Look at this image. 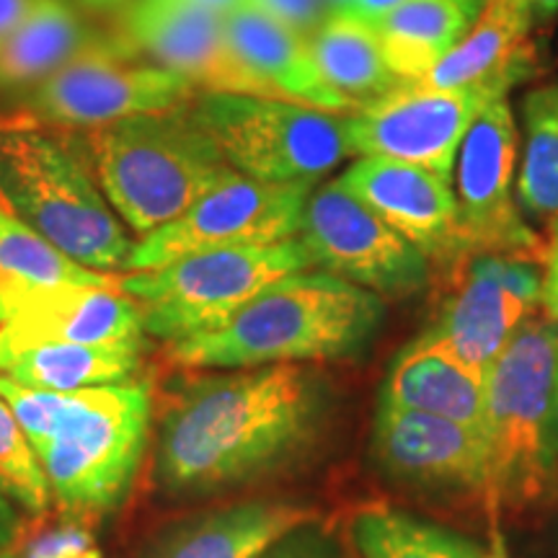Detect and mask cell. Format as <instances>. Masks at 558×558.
I'll return each instance as SVG.
<instances>
[{
	"label": "cell",
	"mask_w": 558,
	"mask_h": 558,
	"mask_svg": "<svg viewBox=\"0 0 558 558\" xmlns=\"http://www.w3.org/2000/svg\"><path fill=\"white\" fill-rule=\"evenodd\" d=\"M308 45L320 78L354 111L403 86L388 68L378 29L349 13H331Z\"/></svg>",
	"instance_id": "25"
},
{
	"label": "cell",
	"mask_w": 558,
	"mask_h": 558,
	"mask_svg": "<svg viewBox=\"0 0 558 558\" xmlns=\"http://www.w3.org/2000/svg\"><path fill=\"white\" fill-rule=\"evenodd\" d=\"M248 3L305 39H311L318 26L331 16L326 0H248Z\"/></svg>",
	"instance_id": "33"
},
{
	"label": "cell",
	"mask_w": 558,
	"mask_h": 558,
	"mask_svg": "<svg viewBox=\"0 0 558 558\" xmlns=\"http://www.w3.org/2000/svg\"><path fill=\"white\" fill-rule=\"evenodd\" d=\"M341 558H360L357 550L352 548V543H349V541L344 543V546H341Z\"/></svg>",
	"instance_id": "43"
},
{
	"label": "cell",
	"mask_w": 558,
	"mask_h": 558,
	"mask_svg": "<svg viewBox=\"0 0 558 558\" xmlns=\"http://www.w3.org/2000/svg\"><path fill=\"white\" fill-rule=\"evenodd\" d=\"M525 5L533 13L535 21H548L558 13V0H525Z\"/></svg>",
	"instance_id": "39"
},
{
	"label": "cell",
	"mask_w": 558,
	"mask_h": 558,
	"mask_svg": "<svg viewBox=\"0 0 558 558\" xmlns=\"http://www.w3.org/2000/svg\"><path fill=\"white\" fill-rule=\"evenodd\" d=\"M192 117L233 171L264 184H316L352 158L347 114L246 94H199Z\"/></svg>",
	"instance_id": "8"
},
{
	"label": "cell",
	"mask_w": 558,
	"mask_h": 558,
	"mask_svg": "<svg viewBox=\"0 0 558 558\" xmlns=\"http://www.w3.org/2000/svg\"><path fill=\"white\" fill-rule=\"evenodd\" d=\"M360 558H484V548L456 530L390 505H367L349 520Z\"/></svg>",
	"instance_id": "27"
},
{
	"label": "cell",
	"mask_w": 558,
	"mask_h": 558,
	"mask_svg": "<svg viewBox=\"0 0 558 558\" xmlns=\"http://www.w3.org/2000/svg\"><path fill=\"white\" fill-rule=\"evenodd\" d=\"M326 3H329L331 13H344L352 5V0H326Z\"/></svg>",
	"instance_id": "42"
},
{
	"label": "cell",
	"mask_w": 558,
	"mask_h": 558,
	"mask_svg": "<svg viewBox=\"0 0 558 558\" xmlns=\"http://www.w3.org/2000/svg\"><path fill=\"white\" fill-rule=\"evenodd\" d=\"M450 275L452 290L422 333L486 378L514 331L541 308L538 264L473 254Z\"/></svg>",
	"instance_id": "14"
},
{
	"label": "cell",
	"mask_w": 558,
	"mask_h": 558,
	"mask_svg": "<svg viewBox=\"0 0 558 558\" xmlns=\"http://www.w3.org/2000/svg\"><path fill=\"white\" fill-rule=\"evenodd\" d=\"M501 96H509V90L499 86L432 88L403 83L347 114L354 156L403 160L452 181L463 137L481 109Z\"/></svg>",
	"instance_id": "13"
},
{
	"label": "cell",
	"mask_w": 558,
	"mask_h": 558,
	"mask_svg": "<svg viewBox=\"0 0 558 558\" xmlns=\"http://www.w3.org/2000/svg\"><path fill=\"white\" fill-rule=\"evenodd\" d=\"M550 456L558 465V380L554 390V409H550Z\"/></svg>",
	"instance_id": "40"
},
{
	"label": "cell",
	"mask_w": 558,
	"mask_h": 558,
	"mask_svg": "<svg viewBox=\"0 0 558 558\" xmlns=\"http://www.w3.org/2000/svg\"><path fill=\"white\" fill-rule=\"evenodd\" d=\"M88 171L132 233L186 213L233 169L186 107L86 130Z\"/></svg>",
	"instance_id": "4"
},
{
	"label": "cell",
	"mask_w": 558,
	"mask_h": 558,
	"mask_svg": "<svg viewBox=\"0 0 558 558\" xmlns=\"http://www.w3.org/2000/svg\"><path fill=\"white\" fill-rule=\"evenodd\" d=\"M533 24L525 0H486L478 21L456 50L414 83L432 88L499 86L512 90L535 68V50L530 45Z\"/></svg>",
	"instance_id": "20"
},
{
	"label": "cell",
	"mask_w": 558,
	"mask_h": 558,
	"mask_svg": "<svg viewBox=\"0 0 558 558\" xmlns=\"http://www.w3.org/2000/svg\"><path fill=\"white\" fill-rule=\"evenodd\" d=\"M222 21H226L230 47L243 60V65L277 96L305 107L352 114L354 109L320 78L308 39L251 3L230 11Z\"/></svg>",
	"instance_id": "22"
},
{
	"label": "cell",
	"mask_w": 558,
	"mask_h": 558,
	"mask_svg": "<svg viewBox=\"0 0 558 558\" xmlns=\"http://www.w3.org/2000/svg\"><path fill=\"white\" fill-rule=\"evenodd\" d=\"M303 241L192 254L160 269L130 271L120 288L137 305L145 337L166 344L222 329L277 279L311 269Z\"/></svg>",
	"instance_id": "7"
},
{
	"label": "cell",
	"mask_w": 558,
	"mask_h": 558,
	"mask_svg": "<svg viewBox=\"0 0 558 558\" xmlns=\"http://www.w3.org/2000/svg\"><path fill=\"white\" fill-rule=\"evenodd\" d=\"M19 530H21V520H19L16 505L0 492V550L11 548L13 538H19Z\"/></svg>",
	"instance_id": "37"
},
{
	"label": "cell",
	"mask_w": 558,
	"mask_h": 558,
	"mask_svg": "<svg viewBox=\"0 0 558 558\" xmlns=\"http://www.w3.org/2000/svg\"><path fill=\"white\" fill-rule=\"evenodd\" d=\"M486 378L418 333L390 362L378 403L442 416L484 435Z\"/></svg>",
	"instance_id": "21"
},
{
	"label": "cell",
	"mask_w": 558,
	"mask_h": 558,
	"mask_svg": "<svg viewBox=\"0 0 558 558\" xmlns=\"http://www.w3.org/2000/svg\"><path fill=\"white\" fill-rule=\"evenodd\" d=\"M94 535L78 520L62 522L58 527L39 530L24 546V558H86L96 554Z\"/></svg>",
	"instance_id": "31"
},
{
	"label": "cell",
	"mask_w": 558,
	"mask_h": 558,
	"mask_svg": "<svg viewBox=\"0 0 558 558\" xmlns=\"http://www.w3.org/2000/svg\"><path fill=\"white\" fill-rule=\"evenodd\" d=\"M130 41H104L26 90L21 111L29 122L94 130L140 114L186 107L199 90L156 62H140ZM26 122V124H29Z\"/></svg>",
	"instance_id": "9"
},
{
	"label": "cell",
	"mask_w": 558,
	"mask_h": 558,
	"mask_svg": "<svg viewBox=\"0 0 558 558\" xmlns=\"http://www.w3.org/2000/svg\"><path fill=\"white\" fill-rule=\"evenodd\" d=\"M298 239L320 271L347 279L383 300H403L429 284L432 262L339 181L305 202Z\"/></svg>",
	"instance_id": "11"
},
{
	"label": "cell",
	"mask_w": 558,
	"mask_h": 558,
	"mask_svg": "<svg viewBox=\"0 0 558 558\" xmlns=\"http://www.w3.org/2000/svg\"><path fill=\"white\" fill-rule=\"evenodd\" d=\"M52 284H90L111 288L120 277L81 267L47 243L0 199V298L16 290L52 288Z\"/></svg>",
	"instance_id": "28"
},
{
	"label": "cell",
	"mask_w": 558,
	"mask_h": 558,
	"mask_svg": "<svg viewBox=\"0 0 558 558\" xmlns=\"http://www.w3.org/2000/svg\"><path fill=\"white\" fill-rule=\"evenodd\" d=\"M41 344H145V331L120 284H52L0 298V367Z\"/></svg>",
	"instance_id": "17"
},
{
	"label": "cell",
	"mask_w": 558,
	"mask_h": 558,
	"mask_svg": "<svg viewBox=\"0 0 558 558\" xmlns=\"http://www.w3.org/2000/svg\"><path fill=\"white\" fill-rule=\"evenodd\" d=\"M39 0H0V41H5L24 24Z\"/></svg>",
	"instance_id": "35"
},
{
	"label": "cell",
	"mask_w": 558,
	"mask_h": 558,
	"mask_svg": "<svg viewBox=\"0 0 558 558\" xmlns=\"http://www.w3.org/2000/svg\"><path fill=\"white\" fill-rule=\"evenodd\" d=\"M541 264V313L558 324V218L550 222V235Z\"/></svg>",
	"instance_id": "34"
},
{
	"label": "cell",
	"mask_w": 558,
	"mask_h": 558,
	"mask_svg": "<svg viewBox=\"0 0 558 558\" xmlns=\"http://www.w3.org/2000/svg\"><path fill=\"white\" fill-rule=\"evenodd\" d=\"M0 492L32 514L47 512L52 501L45 471L3 396H0Z\"/></svg>",
	"instance_id": "30"
},
{
	"label": "cell",
	"mask_w": 558,
	"mask_h": 558,
	"mask_svg": "<svg viewBox=\"0 0 558 558\" xmlns=\"http://www.w3.org/2000/svg\"><path fill=\"white\" fill-rule=\"evenodd\" d=\"M492 548L484 550V558H509L505 550V543H501V535L497 533V527H492Z\"/></svg>",
	"instance_id": "41"
},
{
	"label": "cell",
	"mask_w": 558,
	"mask_h": 558,
	"mask_svg": "<svg viewBox=\"0 0 558 558\" xmlns=\"http://www.w3.org/2000/svg\"><path fill=\"white\" fill-rule=\"evenodd\" d=\"M0 199L81 267L128 269L132 246L122 220L88 166L32 124L0 122Z\"/></svg>",
	"instance_id": "5"
},
{
	"label": "cell",
	"mask_w": 558,
	"mask_h": 558,
	"mask_svg": "<svg viewBox=\"0 0 558 558\" xmlns=\"http://www.w3.org/2000/svg\"><path fill=\"white\" fill-rule=\"evenodd\" d=\"M403 3H407V0H352V5H349L344 13L365 21L369 26H378L390 11H396Z\"/></svg>",
	"instance_id": "36"
},
{
	"label": "cell",
	"mask_w": 558,
	"mask_h": 558,
	"mask_svg": "<svg viewBox=\"0 0 558 558\" xmlns=\"http://www.w3.org/2000/svg\"><path fill=\"white\" fill-rule=\"evenodd\" d=\"M331 411V383L313 365L194 375L160 409L153 481L173 499L254 486L303 463L326 437Z\"/></svg>",
	"instance_id": "1"
},
{
	"label": "cell",
	"mask_w": 558,
	"mask_h": 558,
	"mask_svg": "<svg viewBox=\"0 0 558 558\" xmlns=\"http://www.w3.org/2000/svg\"><path fill=\"white\" fill-rule=\"evenodd\" d=\"M186 3H194V5H199V9H207V11L220 13V16H228L230 11L241 9V5L248 3V0H186Z\"/></svg>",
	"instance_id": "38"
},
{
	"label": "cell",
	"mask_w": 558,
	"mask_h": 558,
	"mask_svg": "<svg viewBox=\"0 0 558 558\" xmlns=\"http://www.w3.org/2000/svg\"><path fill=\"white\" fill-rule=\"evenodd\" d=\"M369 448L378 469L396 484L427 494H478L488 499V448L476 429L378 403Z\"/></svg>",
	"instance_id": "15"
},
{
	"label": "cell",
	"mask_w": 558,
	"mask_h": 558,
	"mask_svg": "<svg viewBox=\"0 0 558 558\" xmlns=\"http://www.w3.org/2000/svg\"><path fill=\"white\" fill-rule=\"evenodd\" d=\"M313 520H318L316 509L303 501H235L166 527L145 558H262L284 535Z\"/></svg>",
	"instance_id": "19"
},
{
	"label": "cell",
	"mask_w": 558,
	"mask_h": 558,
	"mask_svg": "<svg viewBox=\"0 0 558 558\" xmlns=\"http://www.w3.org/2000/svg\"><path fill=\"white\" fill-rule=\"evenodd\" d=\"M86 3L99 5V9H107V5H117V3H122V0H86Z\"/></svg>",
	"instance_id": "44"
},
{
	"label": "cell",
	"mask_w": 558,
	"mask_h": 558,
	"mask_svg": "<svg viewBox=\"0 0 558 558\" xmlns=\"http://www.w3.org/2000/svg\"><path fill=\"white\" fill-rule=\"evenodd\" d=\"M311 192V184H264L239 171L228 173L177 220L143 235L132 246L128 269H160L205 251L295 239Z\"/></svg>",
	"instance_id": "10"
},
{
	"label": "cell",
	"mask_w": 558,
	"mask_h": 558,
	"mask_svg": "<svg viewBox=\"0 0 558 558\" xmlns=\"http://www.w3.org/2000/svg\"><path fill=\"white\" fill-rule=\"evenodd\" d=\"M486 0H407L380 21L388 68L403 83L422 81L476 24Z\"/></svg>",
	"instance_id": "23"
},
{
	"label": "cell",
	"mask_w": 558,
	"mask_h": 558,
	"mask_svg": "<svg viewBox=\"0 0 558 558\" xmlns=\"http://www.w3.org/2000/svg\"><path fill=\"white\" fill-rule=\"evenodd\" d=\"M386 324V300L329 275L295 271L205 337L169 344L166 354L186 369L313 365L360 357Z\"/></svg>",
	"instance_id": "3"
},
{
	"label": "cell",
	"mask_w": 558,
	"mask_h": 558,
	"mask_svg": "<svg viewBox=\"0 0 558 558\" xmlns=\"http://www.w3.org/2000/svg\"><path fill=\"white\" fill-rule=\"evenodd\" d=\"M518 128L509 96L488 101L456 160L458 220L469 256L501 254L543 262L546 243L522 220L518 207Z\"/></svg>",
	"instance_id": "12"
},
{
	"label": "cell",
	"mask_w": 558,
	"mask_h": 558,
	"mask_svg": "<svg viewBox=\"0 0 558 558\" xmlns=\"http://www.w3.org/2000/svg\"><path fill=\"white\" fill-rule=\"evenodd\" d=\"M143 354L145 344H41L13 354L0 373L26 388L73 393L137 380Z\"/></svg>",
	"instance_id": "26"
},
{
	"label": "cell",
	"mask_w": 558,
	"mask_h": 558,
	"mask_svg": "<svg viewBox=\"0 0 558 558\" xmlns=\"http://www.w3.org/2000/svg\"><path fill=\"white\" fill-rule=\"evenodd\" d=\"M0 558H19V556H16V550L5 548V550H0Z\"/></svg>",
	"instance_id": "45"
},
{
	"label": "cell",
	"mask_w": 558,
	"mask_h": 558,
	"mask_svg": "<svg viewBox=\"0 0 558 558\" xmlns=\"http://www.w3.org/2000/svg\"><path fill=\"white\" fill-rule=\"evenodd\" d=\"M337 181L422 251L432 267L450 271L469 259L452 181L380 156H357Z\"/></svg>",
	"instance_id": "18"
},
{
	"label": "cell",
	"mask_w": 558,
	"mask_h": 558,
	"mask_svg": "<svg viewBox=\"0 0 558 558\" xmlns=\"http://www.w3.org/2000/svg\"><path fill=\"white\" fill-rule=\"evenodd\" d=\"M0 396L29 439L52 499L70 520L101 518L128 499L150 437L148 380L58 393L0 375Z\"/></svg>",
	"instance_id": "2"
},
{
	"label": "cell",
	"mask_w": 558,
	"mask_h": 558,
	"mask_svg": "<svg viewBox=\"0 0 558 558\" xmlns=\"http://www.w3.org/2000/svg\"><path fill=\"white\" fill-rule=\"evenodd\" d=\"M262 558H341V546L324 522L313 520L284 535Z\"/></svg>",
	"instance_id": "32"
},
{
	"label": "cell",
	"mask_w": 558,
	"mask_h": 558,
	"mask_svg": "<svg viewBox=\"0 0 558 558\" xmlns=\"http://www.w3.org/2000/svg\"><path fill=\"white\" fill-rule=\"evenodd\" d=\"M522 132L514 184L520 209L533 218H558V81L525 94Z\"/></svg>",
	"instance_id": "29"
},
{
	"label": "cell",
	"mask_w": 558,
	"mask_h": 558,
	"mask_svg": "<svg viewBox=\"0 0 558 558\" xmlns=\"http://www.w3.org/2000/svg\"><path fill=\"white\" fill-rule=\"evenodd\" d=\"M96 34L68 0H39L24 24L0 41V86L34 88L96 47Z\"/></svg>",
	"instance_id": "24"
},
{
	"label": "cell",
	"mask_w": 558,
	"mask_h": 558,
	"mask_svg": "<svg viewBox=\"0 0 558 558\" xmlns=\"http://www.w3.org/2000/svg\"><path fill=\"white\" fill-rule=\"evenodd\" d=\"M558 380V324L533 313L486 373L484 437L488 509L543 497L558 469L550 456V409Z\"/></svg>",
	"instance_id": "6"
},
{
	"label": "cell",
	"mask_w": 558,
	"mask_h": 558,
	"mask_svg": "<svg viewBox=\"0 0 558 558\" xmlns=\"http://www.w3.org/2000/svg\"><path fill=\"white\" fill-rule=\"evenodd\" d=\"M128 41L199 94H246L282 99L256 78L230 47L220 13L186 0H137L128 16ZM284 101V99H282Z\"/></svg>",
	"instance_id": "16"
}]
</instances>
